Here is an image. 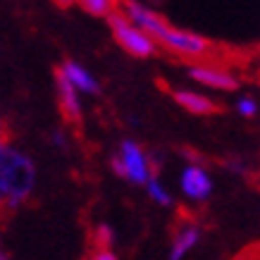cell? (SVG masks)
Returning a JSON list of instances; mask_svg holds the SVG:
<instances>
[{
  "mask_svg": "<svg viewBox=\"0 0 260 260\" xmlns=\"http://www.w3.org/2000/svg\"><path fill=\"white\" fill-rule=\"evenodd\" d=\"M91 260H117V255L110 251V248H95L93 258Z\"/></svg>",
  "mask_w": 260,
  "mask_h": 260,
  "instance_id": "obj_15",
  "label": "cell"
},
{
  "mask_svg": "<svg viewBox=\"0 0 260 260\" xmlns=\"http://www.w3.org/2000/svg\"><path fill=\"white\" fill-rule=\"evenodd\" d=\"M143 189H146V193H148V198L153 201V203H158L160 208H172L174 198H172V193H170V191L165 189V184H162L160 179L150 177L148 184H146Z\"/></svg>",
  "mask_w": 260,
  "mask_h": 260,
  "instance_id": "obj_11",
  "label": "cell"
},
{
  "mask_svg": "<svg viewBox=\"0 0 260 260\" xmlns=\"http://www.w3.org/2000/svg\"><path fill=\"white\" fill-rule=\"evenodd\" d=\"M198 241H201V227L198 224H186L184 229H179L174 234L167 260H184L198 246Z\"/></svg>",
  "mask_w": 260,
  "mask_h": 260,
  "instance_id": "obj_10",
  "label": "cell"
},
{
  "mask_svg": "<svg viewBox=\"0 0 260 260\" xmlns=\"http://www.w3.org/2000/svg\"><path fill=\"white\" fill-rule=\"evenodd\" d=\"M55 3L60 5V8H70V5H74L77 0H55Z\"/></svg>",
  "mask_w": 260,
  "mask_h": 260,
  "instance_id": "obj_17",
  "label": "cell"
},
{
  "mask_svg": "<svg viewBox=\"0 0 260 260\" xmlns=\"http://www.w3.org/2000/svg\"><path fill=\"white\" fill-rule=\"evenodd\" d=\"M36 186L34 160L12 143L0 146V198L5 210H17L29 201Z\"/></svg>",
  "mask_w": 260,
  "mask_h": 260,
  "instance_id": "obj_1",
  "label": "cell"
},
{
  "mask_svg": "<svg viewBox=\"0 0 260 260\" xmlns=\"http://www.w3.org/2000/svg\"><path fill=\"white\" fill-rule=\"evenodd\" d=\"M60 70L64 72V77L74 84V86L79 88L81 93L86 95H101V84L95 81V77L91 74V72L84 67V64H79L77 60H64L62 64H60Z\"/></svg>",
  "mask_w": 260,
  "mask_h": 260,
  "instance_id": "obj_9",
  "label": "cell"
},
{
  "mask_svg": "<svg viewBox=\"0 0 260 260\" xmlns=\"http://www.w3.org/2000/svg\"><path fill=\"white\" fill-rule=\"evenodd\" d=\"M108 24H110V31H112V36H115V41H117V46H122V50H126L132 57L155 55V50H158L155 39L148 36L141 26H136L122 10H115V12L108 17Z\"/></svg>",
  "mask_w": 260,
  "mask_h": 260,
  "instance_id": "obj_4",
  "label": "cell"
},
{
  "mask_svg": "<svg viewBox=\"0 0 260 260\" xmlns=\"http://www.w3.org/2000/svg\"><path fill=\"white\" fill-rule=\"evenodd\" d=\"M0 260H10V258H8V255H5V253H3V255H0Z\"/></svg>",
  "mask_w": 260,
  "mask_h": 260,
  "instance_id": "obj_18",
  "label": "cell"
},
{
  "mask_svg": "<svg viewBox=\"0 0 260 260\" xmlns=\"http://www.w3.org/2000/svg\"><path fill=\"white\" fill-rule=\"evenodd\" d=\"M237 112L241 117H255V115H258V103H255V98L241 95L237 101Z\"/></svg>",
  "mask_w": 260,
  "mask_h": 260,
  "instance_id": "obj_14",
  "label": "cell"
},
{
  "mask_svg": "<svg viewBox=\"0 0 260 260\" xmlns=\"http://www.w3.org/2000/svg\"><path fill=\"white\" fill-rule=\"evenodd\" d=\"M55 91H57V105H60V112H62V117L72 124H79L81 122V91L74 84H72L67 77H64V72L57 67L55 72Z\"/></svg>",
  "mask_w": 260,
  "mask_h": 260,
  "instance_id": "obj_6",
  "label": "cell"
},
{
  "mask_svg": "<svg viewBox=\"0 0 260 260\" xmlns=\"http://www.w3.org/2000/svg\"><path fill=\"white\" fill-rule=\"evenodd\" d=\"M172 98L179 103L186 112H191V115H215V112H220V105L215 101H210V98L203 93L189 91V88H177V91H172Z\"/></svg>",
  "mask_w": 260,
  "mask_h": 260,
  "instance_id": "obj_8",
  "label": "cell"
},
{
  "mask_svg": "<svg viewBox=\"0 0 260 260\" xmlns=\"http://www.w3.org/2000/svg\"><path fill=\"white\" fill-rule=\"evenodd\" d=\"M179 189L189 201L203 203V201L213 196V179H210V174H208V170L203 165L191 162L179 174Z\"/></svg>",
  "mask_w": 260,
  "mask_h": 260,
  "instance_id": "obj_5",
  "label": "cell"
},
{
  "mask_svg": "<svg viewBox=\"0 0 260 260\" xmlns=\"http://www.w3.org/2000/svg\"><path fill=\"white\" fill-rule=\"evenodd\" d=\"M189 77L198 84L208 88H217V91H234L239 88V79L232 72L215 67V64H193L189 67Z\"/></svg>",
  "mask_w": 260,
  "mask_h": 260,
  "instance_id": "obj_7",
  "label": "cell"
},
{
  "mask_svg": "<svg viewBox=\"0 0 260 260\" xmlns=\"http://www.w3.org/2000/svg\"><path fill=\"white\" fill-rule=\"evenodd\" d=\"M77 5L91 17H105V19L117 10L115 0H77Z\"/></svg>",
  "mask_w": 260,
  "mask_h": 260,
  "instance_id": "obj_12",
  "label": "cell"
},
{
  "mask_svg": "<svg viewBox=\"0 0 260 260\" xmlns=\"http://www.w3.org/2000/svg\"><path fill=\"white\" fill-rule=\"evenodd\" d=\"M50 143H53V146H57V148H64V146H67V139H64L62 132H53V136H50Z\"/></svg>",
  "mask_w": 260,
  "mask_h": 260,
  "instance_id": "obj_16",
  "label": "cell"
},
{
  "mask_svg": "<svg viewBox=\"0 0 260 260\" xmlns=\"http://www.w3.org/2000/svg\"><path fill=\"white\" fill-rule=\"evenodd\" d=\"M112 244H115V232H112V227L98 224V227H95V234H93V246L95 248H110Z\"/></svg>",
  "mask_w": 260,
  "mask_h": 260,
  "instance_id": "obj_13",
  "label": "cell"
},
{
  "mask_svg": "<svg viewBox=\"0 0 260 260\" xmlns=\"http://www.w3.org/2000/svg\"><path fill=\"white\" fill-rule=\"evenodd\" d=\"M110 167L117 177H124L126 181L139 184V186H146L148 179L153 177V160L132 139H124V141L119 143V150H117V155L110 160Z\"/></svg>",
  "mask_w": 260,
  "mask_h": 260,
  "instance_id": "obj_3",
  "label": "cell"
},
{
  "mask_svg": "<svg viewBox=\"0 0 260 260\" xmlns=\"http://www.w3.org/2000/svg\"><path fill=\"white\" fill-rule=\"evenodd\" d=\"M148 36H153L158 46L167 48L170 53L186 57V60H203V57L213 53V43L205 36L186 31V29H177L172 24H167L162 17L155 22V26L148 31Z\"/></svg>",
  "mask_w": 260,
  "mask_h": 260,
  "instance_id": "obj_2",
  "label": "cell"
}]
</instances>
